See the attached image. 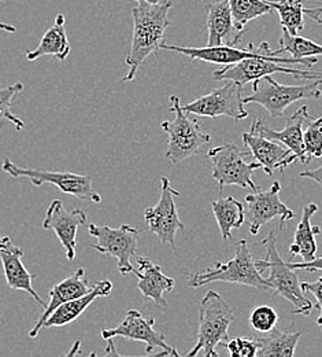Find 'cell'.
Returning <instances> with one entry per match:
<instances>
[{
	"instance_id": "cell-1",
	"label": "cell",
	"mask_w": 322,
	"mask_h": 357,
	"mask_svg": "<svg viewBox=\"0 0 322 357\" xmlns=\"http://www.w3.org/2000/svg\"><path fill=\"white\" fill-rule=\"evenodd\" d=\"M136 6L132 10L134 15V32L129 54L125 58V63L129 70L122 82H134L140 66L144 61L158 52L163 43L166 28L170 25L168 18L172 8V0H163L159 4H148L144 0H135Z\"/></svg>"
},
{
	"instance_id": "cell-2",
	"label": "cell",
	"mask_w": 322,
	"mask_h": 357,
	"mask_svg": "<svg viewBox=\"0 0 322 357\" xmlns=\"http://www.w3.org/2000/svg\"><path fill=\"white\" fill-rule=\"evenodd\" d=\"M213 282H230L241 286H250L262 291H272L266 278L262 276L252 257L245 239L237 242L233 256L227 263H216L214 267L207 268L203 272L188 275L189 287H202Z\"/></svg>"
},
{
	"instance_id": "cell-3",
	"label": "cell",
	"mask_w": 322,
	"mask_h": 357,
	"mask_svg": "<svg viewBox=\"0 0 322 357\" xmlns=\"http://www.w3.org/2000/svg\"><path fill=\"white\" fill-rule=\"evenodd\" d=\"M234 316L230 304L214 290H209L199 304V333L198 341L185 356L217 357L216 348L230 340V326Z\"/></svg>"
},
{
	"instance_id": "cell-4",
	"label": "cell",
	"mask_w": 322,
	"mask_h": 357,
	"mask_svg": "<svg viewBox=\"0 0 322 357\" xmlns=\"http://www.w3.org/2000/svg\"><path fill=\"white\" fill-rule=\"evenodd\" d=\"M262 245L266 249V256L262 260H255V263L261 272L265 269L269 271V276L266 278V280L271 284L275 296H280L291 303L293 305L292 313L305 316L310 314L313 304L305 296L298 273L280 256L277 250L275 231L269 232V235L262 241Z\"/></svg>"
},
{
	"instance_id": "cell-5",
	"label": "cell",
	"mask_w": 322,
	"mask_h": 357,
	"mask_svg": "<svg viewBox=\"0 0 322 357\" xmlns=\"http://www.w3.org/2000/svg\"><path fill=\"white\" fill-rule=\"evenodd\" d=\"M161 48L168 51H175L179 54H183L191 59H199L209 63H217V65H232L237 63L247 58H266L272 59L281 65H305L307 68H312L319 62V58H309V59H296L292 56H281V50H272L269 43L264 42L261 45L255 47L254 45H248L247 48L241 50L236 45H207V47H180V45H168L165 43L161 45Z\"/></svg>"
},
{
	"instance_id": "cell-6",
	"label": "cell",
	"mask_w": 322,
	"mask_h": 357,
	"mask_svg": "<svg viewBox=\"0 0 322 357\" xmlns=\"http://www.w3.org/2000/svg\"><path fill=\"white\" fill-rule=\"evenodd\" d=\"M170 110L176 114L173 121H163L161 130L168 135L166 160L180 164L198 154L202 146L211 142V136L200 130L199 123L183 110L179 95L169 98Z\"/></svg>"
},
{
	"instance_id": "cell-7",
	"label": "cell",
	"mask_w": 322,
	"mask_h": 357,
	"mask_svg": "<svg viewBox=\"0 0 322 357\" xmlns=\"http://www.w3.org/2000/svg\"><path fill=\"white\" fill-rule=\"evenodd\" d=\"M252 83V93L244 98V105H261L272 117L284 116L285 109L295 102L322 96V80H310L302 86H284L269 75Z\"/></svg>"
},
{
	"instance_id": "cell-8",
	"label": "cell",
	"mask_w": 322,
	"mask_h": 357,
	"mask_svg": "<svg viewBox=\"0 0 322 357\" xmlns=\"http://www.w3.org/2000/svg\"><path fill=\"white\" fill-rule=\"evenodd\" d=\"M250 153L241 151L236 144L225 143L216 146L207 151V157L211 161V176L218 183L220 190L225 185H239L250 188L252 192L259 191L254 181V172L262 169L259 162H248Z\"/></svg>"
},
{
	"instance_id": "cell-9",
	"label": "cell",
	"mask_w": 322,
	"mask_h": 357,
	"mask_svg": "<svg viewBox=\"0 0 322 357\" xmlns=\"http://www.w3.org/2000/svg\"><path fill=\"white\" fill-rule=\"evenodd\" d=\"M0 169L10 175L11 178H28L33 185L40 187L43 184H52L58 187L63 194L73 195L83 201H90L93 204H100L102 197L93 188L92 178L83 174H73V172H55V171H45V169H35V168H22L11 160L6 158Z\"/></svg>"
},
{
	"instance_id": "cell-10",
	"label": "cell",
	"mask_w": 322,
	"mask_h": 357,
	"mask_svg": "<svg viewBox=\"0 0 322 357\" xmlns=\"http://www.w3.org/2000/svg\"><path fill=\"white\" fill-rule=\"evenodd\" d=\"M90 235L96 239L92 248L102 255L117 259V267L121 275L135 273L131 260L138 250V229L129 224H122L118 228L110 225L91 223L87 225Z\"/></svg>"
},
{
	"instance_id": "cell-11",
	"label": "cell",
	"mask_w": 322,
	"mask_h": 357,
	"mask_svg": "<svg viewBox=\"0 0 322 357\" xmlns=\"http://www.w3.org/2000/svg\"><path fill=\"white\" fill-rule=\"evenodd\" d=\"M183 110L199 117H230L237 121L248 117V112L244 107L243 86L230 80L210 93L186 103Z\"/></svg>"
},
{
	"instance_id": "cell-12",
	"label": "cell",
	"mask_w": 322,
	"mask_h": 357,
	"mask_svg": "<svg viewBox=\"0 0 322 357\" xmlns=\"http://www.w3.org/2000/svg\"><path fill=\"white\" fill-rule=\"evenodd\" d=\"M180 192L172 187L170 180L161 178V198L155 206L144 211L147 229L156 235L162 243H169L176 252V235L184 232L185 224L180 220L176 198Z\"/></svg>"
},
{
	"instance_id": "cell-13",
	"label": "cell",
	"mask_w": 322,
	"mask_h": 357,
	"mask_svg": "<svg viewBox=\"0 0 322 357\" xmlns=\"http://www.w3.org/2000/svg\"><path fill=\"white\" fill-rule=\"evenodd\" d=\"M281 184L275 181L266 191H255L244 198V211H245V223L251 235H258L261 228L272 220L278 219L280 229H284L285 223L295 218L292 209H289L280 199Z\"/></svg>"
},
{
	"instance_id": "cell-14",
	"label": "cell",
	"mask_w": 322,
	"mask_h": 357,
	"mask_svg": "<svg viewBox=\"0 0 322 357\" xmlns=\"http://www.w3.org/2000/svg\"><path fill=\"white\" fill-rule=\"evenodd\" d=\"M155 319L144 317L138 310H129L125 319L113 328H104L102 331L103 340L110 338H127L132 341L143 342L145 345V352L151 354L154 349L159 348L162 352L156 354V356H180V354L175 349V347L169 345L165 341V335L155 330Z\"/></svg>"
},
{
	"instance_id": "cell-15",
	"label": "cell",
	"mask_w": 322,
	"mask_h": 357,
	"mask_svg": "<svg viewBox=\"0 0 322 357\" xmlns=\"http://www.w3.org/2000/svg\"><path fill=\"white\" fill-rule=\"evenodd\" d=\"M273 73L291 75L296 79H305L309 82L322 80V72H310L296 68H288L266 58H247L237 63L225 65L223 69L214 70L213 77L216 80L236 82L244 87L247 83H252L264 76H269Z\"/></svg>"
},
{
	"instance_id": "cell-16",
	"label": "cell",
	"mask_w": 322,
	"mask_h": 357,
	"mask_svg": "<svg viewBox=\"0 0 322 357\" xmlns=\"http://www.w3.org/2000/svg\"><path fill=\"white\" fill-rule=\"evenodd\" d=\"M80 225H87V212L83 209L66 211L61 199H52L46 211L43 228L55 232L61 241L66 259L73 261L76 259L77 231Z\"/></svg>"
},
{
	"instance_id": "cell-17",
	"label": "cell",
	"mask_w": 322,
	"mask_h": 357,
	"mask_svg": "<svg viewBox=\"0 0 322 357\" xmlns=\"http://www.w3.org/2000/svg\"><path fill=\"white\" fill-rule=\"evenodd\" d=\"M312 119L313 117L310 116L307 106H302L287 119L284 130L276 131L264 120L255 119L251 124V132L262 135L265 137L276 140L282 146H285L287 149H289L291 153L296 155L298 161H300L302 164H309L312 160L307 157L306 150H305L303 126L306 123H309Z\"/></svg>"
},
{
	"instance_id": "cell-18",
	"label": "cell",
	"mask_w": 322,
	"mask_h": 357,
	"mask_svg": "<svg viewBox=\"0 0 322 357\" xmlns=\"http://www.w3.org/2000/svg\"><path fill=\"white\" fill-rule=\"evenodd\" d=\"M22 257L24 250L14 245L7 235H0V261L7 286L11 290L28 293L39 305L45 308V300L33 289L35 275H32L24 266Z\"/></svg>"
},
{
	"instance_id": "cell-19",
	"label": "cell",
	"mask_w": 322,
	"mask_h": 357,
	"mask_svg": "<svg viewBox=\"0 0 322 357\" xmlns=\"http://www.w3.org/2000/svg\"><path fill=\"white\" fill-rule=\"evenodd\" d=\"M241 139L244 147L250 150V154L261 164L264 172L269 176H272L275 171L284 172V169L298 161L296 155L292 154L289 149L262 135L250 131L243 132Z\"/></svg>"
},
{
	"instance_id": "cell-20",
	"label": "cell",
	"mask_w": 322,
	"mask_h": 357,
	"mask_svg": "<svg viewBox=\"0 0 322 357\" xmlns=\"http://www.w3.org/2000/svg\"><path fill=\"white\" fill-rule=\"evenodd\" d=\"M92 286L93 283H91L86 278L84 268H79L70 276L55 283L48 291V301L43 308V313L38 319L36 324H33V327L29 330L28 335L31 338H36L39 335L40 330L43 328L45 321L51 316V313L54 312L58 307H61L62 304L87 294L92 289Z\"/></svg>"
},
{
	"instance_id": "cell-21",
	"label": "cell",
	"mask_w": 322,
	"mask_h": 357,
	"mask_svg": "<svg viewBox=\"0 0 322 357\" xmlns=\"http://www.w3.org/2000/svg\"><path fill=\"white\" fill-rule=\"evenodd\" d=\"M138 289L145 300H152L159 311L168 310V303L163 298L165 293L173 291L176 280L163 273L162 268L154 264L147 257H138Z\"/></svg>"
},
{
	"instance_id": "cell-22",
	"label": "cell",
	"mask_w": 322,
	"mask_h": 357,
	"mask_svg": "<svg viewBox=\"0 0 322 357\" xmlns=\"http://www.w3.org/2000/svg\"><path fill=\"white\" fill-rule=\"evenodd\" d=\"M207 45H237L244 32L236 29L228 0L207 4Z\"/></svg>"
},
{
	"instance_id": "cell-23",
	"label": "cell",
	"mask_w": 322,
	"mask_h": 357,
	"mask_svg": "<svg viewBox=\"0 0 322 357\" xmlns=\"http://www.w3.org/2000/svg\"><path fill=\"white\" fill-rule=\"evenodd\" d=\"M113 291V283L110 280H100V282H93L92 289L72 301H67L58 307L51 316L45 321L43 328H49V327H63L79 319L86 310L92 304L96 298L102 297H108Z\"/></svg>"
},
{
	"instance_id": "cell-24",
	"label": "cell",
	"mask_w": 322,
	"mask_h": 357,
	"mask_svg": "<svg viewBox=\"0 0 322 357\" xmlns=\"http://www.w3.org/2000/svg\"><path fill=\"white\" fill-rule=\"evenodd\" d=\"M319 212L317 204L312 202L303 206L302 218L298 224L295 234H293V242L289 246V255L292 257H302L303 261H310L316 257L317 253V241L316 236L321 234V228L312 224L313 216Z\"/></svg>"
},
{
	"instance_id": "cell-25",
	"label": "cell",
	"mask_w": 322,
	"mask_h": 357,
	"mask_svg": "<svg viewBox=\"0 0 322 357\" xmlns=\"http://www.w3.org/2000/svg\"><path fill=\"white\" fill-rule=\"evenodd\" d=\"M70 45L65 29V15L58 14L55 22L48 28L43 35L39 45L33 50L26 51V59L31 62L38 61L42 56H54L58 61H65L70 54Z\"/></svg>"
},
{
	"instance_id": "cell-26",
	"label": "cell",
	"mask_w": 322,
	"mask_h": 357,
	"mask_svg": "<svg viewBox=\"0 0 322 357\" xmlns=\"http://www.w3.org/2000/svg\"><path fill=\"white\" fill-rule=\"evenodd\" d=\"M272 8H275L280 17V25L288 31L289 35L296 36L302 31H305V14L310 15L316 22L322 24L320 18L322 8H306L303 0H277L268 1Z\"/></svg>"
},
{
	"instance_id": "cell-27",
	"label": "cell",
	"mask_w": 322,
	"mask_h": 357,
	"mask_svg": "<svg viewBox=\"0 0 322 357\" xmlns=\"http://www.w3.org/2000/svg\"><path fill=\"white\" fill-rule=\"evenodd\" d=\"M302 337V331L291 333L280 328H273L265 335L257 338L258 357H292L295 355L296 345Z\"/></svg>"
},
{
	"instance_id": "cell-28",
	"label": "cell",
	"mask_w": 322,
	"mask_h": 357,
	"mask_svg": "<svg viewBox=\"0 0 322 357\" xmlns=\"http://www.w3.org/2000/svg\"><path fill=\"white\" fill-rule=\"evenodd\" d=\"M214 218L220 227V232L224 241H230L233 229H239L245 223L244 204L233 197L218 198L211 202Z\"/></svg>"
},
{
	"instance_id": "cell-29",
	"label": "cell",
	"mask_w": 322,
	"mask_h": 357,
	"mask_svg": "<svg viewBox=\"0 0 322 357\" xmlns=\"http://www.w3.org/2000/svg\"><path fill=\"white\" fill-rule=\"evenodd\" d=\"M233 24L237 31L244 32L245 25L265 14H269L273 8L266 0H228Z\"/></svg>"
},
{
	"instance_id": "cell-30",
	"label": "cell",
	"mask_w": 322,
	"mask_h": 357,
	"mask_svg": "<svg viewBox=\"0 0 322 357\" xmlns=\"http://www.w3.org/2000/svg\"><path fill=\"white\" fill-rule=\"evenodd\" d=\"M281 52H288L292 58L296 59H309L319 58L322 55V45H319L310 39L302 38L299 35L292 36L285 28H282V36L280 40Z\"/></svg>"
},
{
	"instance_id": "cell-31",
	"label": "cell",
	"mask_w": 322,
	"mask_h": 357,
	"mask_svg": "<svg viewBox=\"0 0 322 357\" xmlns=\"http://www.w3.org/2000/svg\"><path fill=\"white\" fill-rule=\"evenodd\" d=\"M24 91V84L21 82H15L11 86L0 89V121L11 123L17 131H22L25 123L11 113V106L14 99Z\"/></svg>"
},
{
	"instance_id": "cell-32",
	"label": "cell",
	"mask_w": 322,
	"mask_h": 357,
	"mask_svg": "<svg viewBox=\"0 0 322 357\" xmlns=\"http://www.w3.org/2000/svg\"><path fill=\"white\" fill-rule=\"evenodd\" d=\"M305 150L310 160L322 158V117L312 119L303 131Z\"/></svg>"
},
{
	"instance_id": "cell-33",
	"label": "cell",
	"mask_w": 322,
	"mask_h": 357,
	"mask_svg": "<svg viewBox=\"0 0 322 357\" xmlns=\"http://www.w3.org/2000/svg\"><path fill=\"white\" fill-rule=\"evenodd\" d=\"M278 314L269 305H259L254 308L250 314V327L261 334L269 333L277 326Z\"/></svg>"
},
{
	"instance_id": "cell-34",
	"label": "cell",
	"mask_w": 322,
	"mask_h": 357,
	"mask_svg": "<svg viewBox=\"0 0 322 357\" xmlns=\"http://www.w3.org/2000/svg\"><path fill=\"white\" fill-rule=\"evenodd\" d=\"M225 348L232 357H255L258 352V342L257 340L236 337L225 342Z\"/></svg>"
},
{
	"instance_id": "cell-35",
	"label": "cell",
	"mask_w": 322,
	"mask_h": 357,
	"mask_svg": "<svg viewBox=\"0 0 322 357\" xmlns=\"http://www.w3.org/2000/svg\"><path fill=\"white\" fill-rule=\"evenodd\" d=\"M300 286H302L303 293H310L316 297V300H317L316 308L320 311V316L317 317L316 323L322 327V275L321 278L317 279L316 282H302Z\"/></svg>"
},
{
	"instance_id": "cell-36",
	"label": "cell",
	"mask_w": 322,
	"mask_h": 357,
	"mask_svg": "<svg viewBox=\"0 0 322 357\" xmlns=\"http://www.w3.org/2000/svg\"><path fill=\"white\" fill-rule=\"evenodd\" d=\"M288 266L292 269H305L310 272L316 271H322V256L321 257H314L310 261H302V263H288Z\"/></svg>"
},
{
	"instance_id": "cell-37",
	"label": "cell",
	"mask_w": 322,
	"mask_h": 357,
	"mask_svg": "<svg viewBox=\"0 0 322 357\" xmlns=\"http://www.w3.org/2000/svg\"><path fill=\"white\" fill-rule=\"evenodd\" d=\"M299 178H310L313 181H316L317 184H320L322 187V161L321 165L316 169H307V171H303L299 174Z\"/></svg>"
},
{
	"instance_id": "cell-38",
	"label": "cell",
	"mask_w": 322,
	"mask_h": 357,
	"mask_svg": "<svg viewBox=\"0 0 322 357\" xmlns=\"http://www.w3.org/2000/svg\"><path fill=\"white\" fill-rule=\"evenodd\" d=\"M0 31H4L7 33H15L17 28L14 25H10V24H6V22L0 21Z\"/></svg>"
},
{
	"instance_id": "cell-39",
	"label": "cell",
	"mask_w": 322,
	"mask_h": 357,
	"mask_svg": "<svg viewBox=\"0 0 322 357\" xmlns=\"http://www.w3.org/2000/svg\"><path fill=\"white\" fill-rule=\"evenodd\" d=\"M76 354H80V341L74 342L73 349H72L70 352H67V354H66V356H73V355H76Z\"/></svg>"
},
{
	"instance_id": "cell-40",
	"label": "cell",
	"mask_w": 322,
	"mask_h": 357,
	"mask_svg": "<svg viewBox=\"0 0 322 357\" xmlns=\"http://www.w3.org/2000/svg\"><path fill=\"white\" fill-rule=\"evenodd\" d=\"M145 3H148V4H159V3H162L163 0H144Z\"/></svg>"
},
{
	"instance_id": "cell-41",
	"label": "cell",
	"mask_w": 322,
	"mask_h": 357,
	"mask_svg": "<svg viewBox=\"0 0 322 357\" xmlns=\"http://www.w3.org/2000/svg\"><path fill=\"white\" fill-rule=\"evenodd\" d=\"M0 1H8V0H0Z\"/></svg>"
},
{
	"instance_id": "cell-42",
	"label": "cell",
	"mask_w": 322,
	"mask_h": 357,
	"mask_svg": "<svg viewBox=\"0 0 322 357\" xmlns=\"http://www.w3.org/2000/svg\"><path fill=\"white\" fill-rule=\"evenodd\" d=\"M0 320H1V316H0Z\"/></svg>"
}]
</instances>
